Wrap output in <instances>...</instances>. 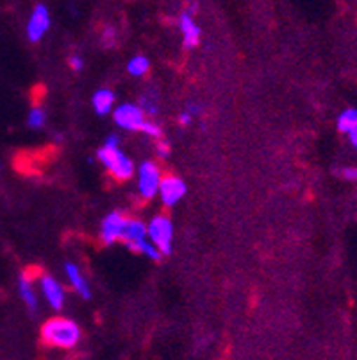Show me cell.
<instances>
[{
  "mask_svg": "<svg viewBox=\"0 0 357 360\" xmlns=\"http://www.w3.org/2000/svg\"><path fill=\"white\" fill-rule=\"evenodd\" d=\"M179 25H181V32L182 36H184V47H195V45L198 44V38H201V29H198V25L193 22V18L188 13H184V15L181 16Z\"/></svg>",
  "mask_w": 357,
  "mask_h": 360,
  "instance_id": "10",
  "label": "cell"
},
{
  "mask_svg": "<svg viewBox=\"0 0 357 360\" xmlns=\"http://www.w3.org/2000/svg\"><path fill=\"white\" fill-rule=\"evenodd\" d=\"M157 191L161 192L163 202L166 206H173L186 194V185L179 178H165L159 181V188Z\"/></svg>",
  "mask_w": 357,
  "mask_h": 360,
  "instance_id": "7",
  "label": "cell"
},
{
  "mask_svg": "<svg viewBox=\"0 0 357 360\" xmlns=\"http://www.w3.org/2000/svg\"><path fill=\"white\" fill-rule=\"evenodd\" d=\"M70 65H72V68H74V70H81V68H83V60H81L79 56H72Z\"/></svg>",
  "mask_w": 357,
  "mask_h": 360,
  "instance_id": "22",
  "label": "cell"
},
{
  "mask_svg": "<svg viewBox=\"0 0 357 360\" xmlns=\"http://www.w3.org/2000/svg\"><path fill=\"white\" fill-rule=\"evenodd\" d=\"M147 228L140 221H127L126 222V230H123L122 240L126 244L129 242H140L142 238H145Z\"/></svg>",
  "mask_w": 357,
  "mask_h": 360,
  "instance_id": "13",
  "label": "cell"
},
{
  "mask_svg": "<svg viewBox=\"0 0 357 360\" xmlns=\"http://www.w3.org/2000/svg\"><path fill=\"white\" fill-rule=\"evenodd\" d=\"M106 146L107 147H118L120 146V140H118V136H109V139L106 140Z\"/></svg>",
  "mask_w": 357,
  "mask_h": 360,
  "instance_id": "25",
  "label": "cell"
},
{
  "mask_svg": "<svg viewBox=\"0 0 357 360\" xmlns=\"http://www.w3.org/2000/svg\"><path fill=\"white\" fill-rule=\"evenodd\" d=\"M142 131H145L147 135H150V136H161V127L156 126V124H152V122H143Z\"/></svg>",
  "mask_w": 357,
  "mask_h": 360,
  "instance_id": "19",
  "label": "cell"
},
{
  "mask_svg": "<svg viewBox=\"0 0 357 360\" xmlns=\"http://www.w3.org/2000/svg\"><path fill=\"white\" fill-rule=\"evenodd\" d=\"M114 122L118 126H122L123 129L142 131L145 119H143V111L137 106H134V104H122V106L116 108V111H114Z\"/></svg>",
  "mask_w": 357,
  "mask_h": 360,
  "instance_id": "4",
  "label": "cell"
},
{
  "mask_svg": "<svg viewBox=\"0 0 357 360\" xmlns=\"http://www.w3.org/2000/svg\"><path fill=\"white\" fill-rule=\"evenodd\" d=\"M65 269H67V274H68V278H70L72 285L75 287V290H79V294H81L83 297L90 300V296H91L90 287H88V283L84 281L83 274H81V271H79L77 265L67 264V267H65Z\"/></svg>",
  "mask_w": 357,
  "mask_h": 360,
  "instance_id": "11",
  "label": "cell"
},
{
  "mask_svg": "<svg viewBox=\"0 0 357 360\" xmlns=\"http://www.w3.org/2000/svg\"><path fill=\"white\" fill-rule=\"evenodd\" d=\"M45 124V113L39 108H32V111L29 113V126L32 127V129H38V127H41Z\"/></svg>",
  "mask_w": 357,
  "mask_h": 360,
  "instance_id": "17",
  "label": "cell"
},
{
  "mask_svg": "<svg viewBox=\"0 0 357 360\" xmlns=\"http://www.w3.org/2000/svg\"><path fill=\"white\" fill-rule=\"evenodd\" d=\"M149 235L152 238L154 244L157 245V250L161 253L170 255L172 253V237H173V228L172 222L166 217H156L149 226Z\"/></svg>",
  "mask_w": 357,
  "mask_h": 360,
  "instance_id": "3",
  "label": "cell"
},
{
  "mask_svg": "<svg viewBox=\"0 0 357 360\" xmlns=\"http://www.w3.org/2000/svg\"><path fill=\"white\" fill-rule=\"evenodd\" d=\"M357 127V110L356 108H349L339 115L338 119V129L342 133H349L350 129Z\"/></svg>",
  "mask_w": 357,
  "mask_h": 360,
  "instance_id": "15",
  "label": "cell"
},
{
  "mask_svg": "<svg viewBox=\"0 0 357 360\" xmlns=\"http://www.w3.org/2000/svg\"><path fill=\"white\" fill-rule=\"evenodd\" d=\"M114 36H116V32H114L113 27H107L104 31V41H106L107 47H113L114 45Z\"/></svg>",
  "mask_w": 357,
  "mask_h": 360,
  "instance_id": "21",
  "label": "cell"
},
{
  "mask_svg": "<svg viewBox=\"0 0 357 360\" xmlns=\"http://www.w3.org/2000/svg\"><path fill=\"white\" fill-rule=\"evenodd\" d=\"M159 181H161V176H159L157 167L150 162L143 163L140 169V192L145 198H152L159 188Z\"/></svg>",
  "mask_w": 357,
  "mask_h": 360,
  "instance_id": "6",
  "label": "cell"
},
{
  "mask_svg": "<svg viewBox=\"0 0 357 360\" xmlns=\"http://www.w3.org/2000/svg\"><path fill=\"white\" fill-rule=\"evenodd\" d=\"M50 27V15H48V9L43 4H38L32 11L31 18H29L27 24V36L31 41H39L43 38L45 32Z\"/></svg>",
  "mask_w": 357,
  "mask_h": 360,
  "instance_id": "5",
  "label": "cell"
},
{
  "mask_svg": "<svg viewBox=\"0 0 357 360\" xmlns=\"http://www.w3.org/2000/svg\"><path fill=\"white\" fill-rule=\"evenodd\" d=\"M149 60L143 58V56H136V58H133V60L129 61V65H127V68H129V72L133 75H145L147 72H149Z\"/></svg>",
  "mask_w": 357,
  "mask_h": 360,
  "instance_id": "16",
  "label": "cell"
},
{
  "mask_svg": "<svg viewBox=\"0 0 357 360\" xmlns=\"http://www.w3.org/2000/svg\"><path fill=\"white\" fill-rule=\"evenodd\" d=\"M41 335L47 345L58 346V348H74L81 332L74 321L50 319L41 330Z\"/></svg>",
  "mask_w": 357,
  "mask_h": 360,
  "instance_id": "1",
  "label": "cell"
},
{
  "mask_svg": "<svg viewBox=\"0 0 357 360\" xmlns=\"http://www.w3.org/2000/svg\"><path fill=\"white\" fill-rule=\"evenodd\" d=\"M18 289H20V294H22V300L27 303L29 309H36V303H38V301H36V294H34V290H32L31 283H29V280L25 274H22V276H20Z\"/></svg>",
  "mask_w": 357,
  "mask_h": 360,
  "instance_id": "14",
  "label": "cell"
},
{
  "mask_svg": "<svg viewBox=\"0 0 357 360\" xmlns=\"http://www.w3.org/2000/svg\"><path fill=\"white\" fill-rule=\"evenodd\" d=\"M179 122H181V124L191 122V113H189V111H184V113H181V115H179Z\"/></svg>",
  "mask_w": 357,
  "mask_h": 360,
  "instance_id": "24",
  "label": "cell"
},
{
  "mask_svg": "<svg viewBox=\"0 0 357 360\" xmlns=\"http://www.w3.org/2000/svg\"><path fill=\"white\" fill-rule=\"evenodd\" d=\"M126 219L120 214H109L102 222V238L106 244H113L114 240L122 238L126 230Z\"/></svg>",
  "mask_w": 357,
  "mask_h": 360,
  "instance_id": "8",
  "label": "cell"
},
{
  "mask_svg": "<svg viewBox=\"0 0 357 360\" xmlns=\"http://www.w3.org/2000/svg\"><path fill=\"white\" fill-rule=\"evenodd\" d=\"M142 108H145L147 113H150V115H156L157 113V103H156V94H152V96H145L142 99Z\"/></svg>",
  "mask_w": 357,
  "mask_h": 360,
  "instance_id": "18",
  "label": "cell"
},
{
  "mask_svg": "<svg viewBox=\"0 0 357 360\" xmlns=\"http://www.w3.org/2000/svg\"><path fill=\"white\" fill-rule=\"evenodd\" d=\"M159 149H161V155L163 156L168 155V147H166V146H161V147H159Z\"/></svg>",
  "mask_w": 357,
  "mask_h": 360,
  "instance_id": "26",
  "label": "cell"
},
{
  "mask_svg": "<svg viewBox=\"0 0 357 360\" xmlns=\"http://www.w3.org/2000/svg\"><path fill=\"white\" fill-rule=\"evenodd\" d=\"M98 160L116 176L118 179H129L134 172L133 162L120 153L118 147L104 146L98 150Z\"/></svg>",
  "mask_w": 357,
  "mask_h": 360,
  "instance_id": "2",
  "label": "cell"
},
{
  "mask_svg": "<svg viewBox=\"0 0 357 360\" xmlns=\"http://www.w3.org/2000/svg\"><path fill=\"white\" fill-rule=\"evenodd\" d=\"M338 174H342L345 179H350V181H357V167H349V169L339 170Z\"/></svg>",
  "mask_w": 357,
  "mask_h": 360,
  "instance_id": "20",
  "label": "cell"
},
{
  "mask_svg": "<svg viewBox=\"0 0 357 360\" xmlns=\"http://www.w3.org/2000/svg\"><path fill=\"white\" fill-rule=\"evenodd\" d=\"M114 96L111 90H98L93 97V106L98 115H107L113 108Z\"/></svg>",
  "mask_w": 357,
  "mask_h": 360,
  "instance_id": "12",
  "label": "cell"
},
{
  "mask_svg": "<svg viewBox=\"0 0 357 360\" xmlns=\"http://www.w3.org/2000/svg\"><path fill=\"white\" fill-rule=\"evenodd\" d=\"M349 139H350V143L357 149V127H353V129L349 131Z\"/></svg>",
  "mask_w": 357,
  "mask_h": 360,
  "instance_id": "23",
  "label": "cell"
},
{
  "mask_svg": "<svg viewBox=\"0 0 357 360\" xmlns=\"http://www.w3.org/2000/svg\"><path fill=\"white\" fill-rule=\"evenodd\" d=\"M41 287H43V294L45 297H47L48 303H50V307H54V309H61L65 301V292L58 281L45 276L43 281H41Z\"/></svg>",
  "mask_w": 357,
  "mask_h": 360,
  "instance_id": "9",
  "label": "cell"
}]
</instances>
